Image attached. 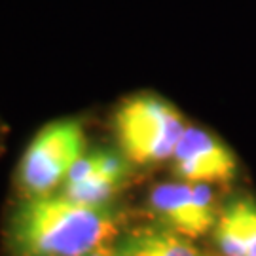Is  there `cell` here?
Segmentation results:
<instances>
[{"label":"cell","mask_w":256,"mask_h":256,"mask_svg":"<svg viewBox=\"0 0 256 256\" xmlns=\"http://www.w3.org/2000/svg\"><path fill=\"white\" fill-rule=\"evenodd\" d=\"M173 160L174 173L190 184L228 182L238 169L236 158L224 142L200 128H186Z\"/></svg>","instance_id":"obj_5"},{"label":"cell","mask_w":256,"mask_h":256,"mask_svg":"<svg viewBox=\"0 0 256 256\" xmlns=\"http://www.w3.org/2000/svg\"><path fill=\"white\" fill-rule=\"evenodd\" d=\"M214 239L224 256H256V202L250 198L228 205L216 220Z\"/></svg>","instance_id":"obj_6"},{"label":"cell","mask_w":256,"mask_h":256,"mask_svg":"<svg viewBox=\"0 0 256 256\" xmlns=\"http://www.w3.org/2000/svg\"><path fill=\"white\" fill-rule=\"evenodd\" d=\"M84 129L74 120L52 122L36 133L21 158L18 182L27 200L46 198L84 156Z\"/></svg>","instance_id":"obj_3"},{"label":"cell","mask_w":256,"mask_h":256,"mask_svg":"<svg viewBox=\"0 0 256 256\" xmlns=\"http://www.w3.org/2000/svg\"><path fill=\"white\" fill-rule=\"evenodd\" d=\"M88 256H118V252H116L112 247H102V248H99V250H95V252H92V254H88Z\"/></svg>","instance_id":"obj_9"},{"label":"cell","mask_w":256,"mask_h":256,"mask_svg":"<svg viewBox=\"0 0 256 256\" xmlns=\"http://www.w3.org/2000/svg\"><path fill=\"white\" fill-rule=\"evenodd\" d=\"M122 178L110 174L108 171H99L92 174L90 178L80 180V182H66L64 186V198L80 205H92V207H101L110 196H114L118 190Z\"/></svg>","instance_id":"obj_8"},{"label":"cell","mask_w":256,"mask_h":256,"mask_svg":"<svg viewBox=\"0 0 256 256\" xmlns=\"http://www.w3.org/2000/svg\"><path fill=\"white\" fill-rule=\"evenodd\" d=\"M156 214L184 238H200L216 226L214 198L207 184L169 182L150 194Z\"/></svg>","instance_id":"obj_4"},{"label":"cell","mask_w":256,"mask_h":256,"mask_svg":"<svg viewBox=\"0 0 256 256\" xmlns=\"http://www.w3.org/2000/svg\"><path fill=\"white\" fill-rule=\"evenodd\" d=\"M116 234L118 222L102 207L46 196L16 210L10 245L16 256H88L108 247Z\"/></svg>","instance_id":"obj_1"},{"label":"cell","mask_w":256,"mask_h":256,"mask_svg":"<svg viewBox=\"0 0 256 256\" xmlns=\"http://www.w3.org/2000/svg\"><path fill=\"white\" fill-rule=\"evenodd\" d=\"M116 252L118 256H209L173 230H138Z\"/></svg>","instance_id":"obj_7"},{"label":"cell","mask_w":256,"mask_h":256,"mask_svg":"<svg viewBox=\"0 0 256 256\" xmlns=\"http://www.w3.org/2000/svg\"><path fill=\"white\" fill-rule=\"evenodd\" d=\"M114 126L124 156L138 165L171 158L186 131L182 114L154 95L128 99L116 112Z\"/></svg>","instance_id":"obj_2"}]
</instances>
